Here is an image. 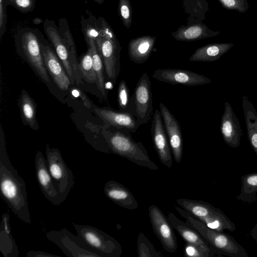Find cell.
Instances as JSON below:
<instances>
[{
	"label": "cell",
	"mask_w": 257,
	"mask_h": 257,
	"mask_svg": "<svg viewBox=\"0 0 257 257\" xmlns=\"http://www.w3.org/2000/svg\"><path fill=\"white\" fill-rule=\"evenodd\" d=\"M175 209L186 219L187 224L192 226L220 253L230 257H248L245 248L232 236L208 227L183 208L175 206Z\"/></svg>",
	"instance_id": "obj_4"
},
{
	"label": "cell",
	"mask_w": 257,
	"mask_h": 257,
	"mask_svg": "<svg viewBox=\"0 0 257 257\" xmlns=\"http://www.w3.org/2000/svg\"><path fill=\"white\" fill-rule=\"evenodd\" d=\"M242 106L249 142L257 156V111L248 98L242 97Z\"/></svg>",
	"instance_id": "obj_26"
},
{
	"label": "cell",
	"mask_w": 257,
	"mask_h": 257,
	"mask_svg": "<svg viewBox=\"0 0 257 257\" xmlns=\"http://www.w3.org/2000/svg\"><path fill=\"white\" fill-rule=\"evenodd\" d=\"M93 1L99 5L103 4V3L104 1V0H93Z\"/></svg>",
	"instance_id": "obj_43"
},
{
	"label": "cell",
	"mask_w": 257,
	"mask_h": 257,
	"mask_svg": "<svg viewBox=\"0 0 257 257\" xmlns=\"http://www.w3.org/2000/svg\"><path fill=\"white\" fill-rule=\"evenodd\" d=\"M250 235L257 243V223L254 226L250 231Z\"/></svg>",
	"instance_id": "obj_41"
},
{
	"label": "cell",
	"mask_w": 257,
	"mask_h": 257,
	"mask_svg": "<svg viewBox=\"0 0 257 257\" xmlns=\"http://www.w3.org/2000/svg\"><path fill=\"white\" fill-rule=\"evenodd\" d=\"M35 167L36 178L42 194L53 205H60L62 202L48 169L46 158L40 151L36 154Z\"/></svg>",
	"instance_id": "obj_18"
},
{
	"label": "cell",
	"mask_w": 257,
	"mask_h": 257,
	"mask_svg": "<svg viewBox=\"0 0 257 257\" xmlns=\"http://www.w3.org/2000/svg\"><path fill=\"white\" fill-rule=\"evenodd\" d=\"M58 28L62 37L65 40L69 47L72 60V68L74 74L75 80L76 83L79 84L82 82V76L77 60L76 45L70 30L68 21L65 18H62L59 19Z\"/></svg>",
	"instance_id": "obj_28"
},
{
	"label": "cell",
	"mask_w": 257,
	"mask_h": 257,
	"mask_svg": "<svg viewBox=\"0 0 257 257\" xmlns=\"http://www.w3.org/2000/svg\"><path fill=\"white\" fill-rule=\"evenodd\" d=\"M219 31H213L203 23L182 26L171 33L177 41L191 42L216 36Z\"/></svg>",
	"instance_id": "obj_23"
},
{
	"label": "cell",
	"mask_w": 257,
	"mask_h": 257,
	"mask_svg": "<svg viewBox=\"0 0 257 257\" xmlns=\"http://www.w3.org/2000/svg\"><path fill=\"white\" fill-rule=\"evenodd\" d=\"M234 44L231 43L209 44L196 49L189 58L192 62H213L219 60Z\"/></svg>",
	"instance_id": "obj_24"
},
{
	"label": "cell",
	"mask_w": 257,
	"mask_h": 257,
	"mask_svg": "<svg viewBox=\"0 0 257 257\" xmlns=\"http://www.w3.org/2000/svg\"><path fill=\"white\" fill-rule=\"evenodd\" d=\"M7 5H11L19 12L26 14L33 11L36 0H6Z\"/></svg>",
	"instance_id": "obj_37"
},
{
	"label": "cell",
	"mask_w": 257,
	"mask_h": 257,
	"mask_svg": "<svg viewBox=\"0 0 257 257\" xmlns=\"http://www.w3.org/2000/svg\"><path fill=\"white\" fill-rule=\"evenodd\" d=\"M118 13L124 26L130 28L132 23V7L130 0H119Z\"/></svg>",
	"instance_id": "obj_34"
},
{
	"label": "cell",
	"mask_w": 257,
	"mask_h": 257,
	"mask_svg": "<svg viewBox=\"0 0 257 257\" xmlns=\"http://www.w3.org/2000/svg\"><path fill=\"white\" fill-rule=\"evenodd\" d=\"M104 193L109 199L121 207L134 210L139 207L138 203L131 191L116 181H107L104 187Z\"/></svg>",
	"instance_id": "obj_21"
},
{
	"label": "cell",
	"mask_w": 257,
	"mask_h": 257,
	"mask_svg": "<svg viewBox=\"0 0 257 257\" xmlns=\"http://www.w3.org/2000/svg\"><path fill=\"white\" fill-rule=\"evenodd\" d=\"M159 107L172 153L175 162L179 163L182 160L183 148L180 124L164 103L161 102Z\"/></svg>",
	"instance_id": "obj_16"
},
{
	"label": "cell",
	"mask_w": 257,
	"mask_h": 257,
	"mask_svg": "<svg viewBox=\"0 0 257 257\" xmlns=\"http://www.w3.org/2000/svg\"><path fill=\"white\" fill-rule=\"evenodd\" d=\"M155 36H142L132 39L128 45L130 59L136 64H143L151 55L156 43Z\"/></svg>",
	"instance_id": "obj_22"
},
{
	"label": "cell",
	"mask_w": 257,
	"mask_h": 257,
	"mask_svg": "<svg viewBox=\"0 0 257 257\" xmlns=\"http://www.w3.org/2000/svg\"><path fill=\"white\" fill-rule=\"evenodd\" d=\"M0 251L5 257H18L19 251L14 240L10 224V216L4 213L0 225Z\"/></svg>",
	"instance_id": "obj_25"
},
{
	"label": "cell",
	"mask_w": 257,
	"mask_h": 257,
	"mask_svg": "<svg viewBox=\"0 0 257 257\" xmlns=\"http://www.w3.org/2000/svg\"><path fill=\"white\" fill-rule=\"evenodd\" d=\"M46 161L54 186L62 203L74 185L73 173L67 166L60 151L57 148H51L49 145L46 147Z\"/></svg>",
	"instance_id": "obj_8"
},
{
	"label": "cell",
	"mask_w": 257,
	"mask_h": 257,
	"mask_svg": "<svg viewBox=\"0 0 257 257\" xmlns=\"http://www.w3.org/2000/svg\"><path fill=\"white\" fill-rule=\"evenodd\" d=\"M87 17H81L80 21L81 30L86 43L95 41L99 35V28L97 19L90 11H87Z\"/></svg>",
	"instance_id": "obj_32"
},
{
	"label": "cell",
	"mask_w": 257,
	"mask_h": 257,
	"mask_svg": "<svg viewBox=\"0 0 257 257\" xmlns=\"http://www.w3.org/2000/svg\"><path fill=\"white\" fill-rule=\"evenodd\" d=\"M87 46L91 48L93 60V68L96 73L97 82V88L103 96H106V92L105 86L104 76V67L102 59L97 50L95 41L91 40L86 43Z\"/></svg>",
	"instance_id": "obj_30"
},
{
	"label": "cell",
	"mask_w": 257,
	"mask_h": 257,
	"mask_svg": "<svg viewBox=\"0 0 257 257\" xmlns=\"http://www.w3.org/2000/svg\"><path fill=\"white\" fill-rule=\"evenodd\" d=\"M148 211L153 231L164 249L175 253L177 249V238L167 216L155 205H150Z\"/></svg>",
	"instance_id": "obj_11"
},
{
	"label": "cell",
	"mask_w": 257,
	"mask_h": 257,
	"mask_svg": "<svg viewBox=\"0 0 257 257\" xmlns=\"http://www.w3.org/2000/svg\"><path fill=\"white\" fill-rule=\"evenodd\" d=\"M176 203L208 227L223 232L235 230L234 223L220 209L202 200L180 198Z\"/></svg>",
	"instance_id": "obj_7"
},
{
	"label": "cell",
	"mask_w": 257,
	"mask_h": 257,
	"mask_svg": "<svg viewBox=\"0 0 257 257\" xmlns=\"http://www.w3.org/2000/svg\"><path fill=\"white\" fill-rule=\"evenodd\" d=\"M151 132L154 148L161 162L168 169L173 165L172 151L160 111L156 110L153 115Z\"/></svg>",
	"instance_id": "obj_13"
},
{
	"label": "cell",
	"mask_w": 257,
	"mask_h": 257,
	"mask_svg": "<svg viewBox=\"0 0 257 257\" xmlns=\"http://www.w3.org/2000/svg\"><path fill=\"white\" fill-rule=\"evenodd\" d=\"M184 255L190 257H209L199 247L187 242H185Z\"/></svg>",
	"instance_id": "obj_38"
},
{
	"label": "cell",
	"mask_w": 257,
	"mask_h": 257,
	"mask_svg": "<svg viewBox=\"0 0 257 257\" xmlns=\"http://www.w3.org/2000/svg\"><path fill=\"white\" fill-rule=\"evenodd\" d=\"M46 236L67 256L99 257L88 250L77 235H74L65 228L49 231L46 233Z\"/></svg>",
	"instance_id": "obj_10"
},
{
	"label": "cell",
	"mask_w": 257,
	"mask_h": 257,
	"mask_svg": "<svg viewBox=\"0 0 257 257\" xmlns=\"http://www.w3.org/2000/svg\"><path fill=\"white\" fill-rule=\"evenodd\" d=\"M43 27L44 32L64 67L71 80V84H74L75 77L69 49L62 37L58 27L54 21L47 19L44 20Z\"/></svg>",
	"instance_id": "obj_12"
},
{
	"label": "cell",
	"mask_w": 257,
	"mask_h": 257,
	"mask_svg": "<svg viewBox=\"0 0 257 257\" xmlns=\"http://www.w3.org/2000/svg\"><path fill=\"white\" fill-rule=\"evenodd\" d=\"M152 77L159 81L172 84L197 86L208 84L211 80L203 75L188 70L178 69H159Z\"/></svg>",
	"instance_id": "obj_15"
},
{
	"label": "cell",
	"mask_w": 257,
	"mask_h": 257,
	"mask_svg": "<svg viewBox=\"0 0 257 257\" xmlns=\"http://www.w3.org/2000/svg\"><path fill=\"white\" fill-rule=\"evenodd\" d=\"M222 7L228 10H235L239 13H245L249 8L247 0H218Z\"/></svg>",
	"instance_id": "obj_36"
},
{
	"label": "cell",
	"mask_w": 257,
	"mask_h": 257,
	"mask_svg": "<svg viewBox=\"0 0 257 257\" xmlns=\"http://www.w3.org/2000/svg\"><path fill=\"white\" fill-rule=\"evenodd\" d=\"M153 110L151 83L148 74L145 72L140 78L130 97L127 111L136 118L141 125L150 120Z\"/></svg>",
	"instance_id": "obj_9"
},
{
	"label": "cell",
	"mask_w": 257,
	"mask_h": 257,
	"mask_svg": "<svg viewBox=\"0 0 257 257\" xmlns=\"http://www.w3.org/2000/svg\"><path fill=\"white\" fill-rule=\"evenodd\" d=\"M82 77L88 83H97V79L95 72L91 48L87 46L86 52L82 56L78 63Z\"/></svg>",
	"instance_id": "obj_31"
},
{
	"label": "cell",
	"mask_w": 257,
	"mask_h": 257,
	"mask_svg": "<svg viewBox=\"0 0 257 257\" xmlns=\"http://www.w3.org/2000/svg\"><path fill=\"white\" fill-rule=\"evenodd\" d=\"M220 132L227 145L233 148L239 146L243 134L241 126L231 105L228 102H225L224 104V110L221 120Z\"/></svg>",
	"instance_id": "obj_19"
},
{
	"label": "cell",
	"mask_w": 257,
	"mask_h": 257,
	"mask_svg": "<svg viewBox=\"0 0 257 257\" xmlns=\"http://www.w3.org/2000/svg\"><path fill=\"white\" fill-rule=\"evenodd\" d=\"M138 254L140 257H161L163 255L158 252L147 237L140 232L137 241Z\"/></svg>",
	"instance_id": "obj_33"
},
{
	"label": "cell",
	"mask_w": 257,
	"mask_h": 257,
	"mask_svg": "<svg viewBox=\"0 0 257 257\" xmlns=\"http://www.w3.org/2000/svg\"><path fill=\"white\" fill-rule=\"evenodd\" d=\"M102 134L110 152L152 170L159 169L150 159L144 145L134 141L131 133L120 130L111 132L104 128Z\"/></svg>",
	"instance_id": "obj_2"
},
{
	"label": "cell",
	"mask_w": 257,
	"mask_h": 257,
	"mask_svg": "<svg viewBox=\"0 0 257 257\" xmlns=\"http://www.w3.org/2000/svg\"><path fill=\"white\" fill-rule=\"evenodd\" d=\"M7 4L6 0H0V39L5 33L7 24L6 8Z\"/></svg>",
	"instance_id": "obj_39"
},
{
	"label": "cell",
	"mask_w": 257,
	"mask_h": 257,
	"mask_svg": "<svg viewBox=\"0 0 257 257\" xmlns=\"http://www.w3.org/2000/svg\"><path fill=\"white\" fill-rule=\"evenodd\" d=\"M43 38L42 34L37 29L22 28L15 35V43L19 55L44 83L48 84L50 80L41 50L40 44Z\"/></svg>",
	"instance_id": "obj_3"
},
{
	"label": "cell",
	"mask_w": 257,
	"mask_h": 257,
	"mask_svg": "<svg viewBox=\"0 0 257 257\" xmlns=\"http://www.w3.org/2000/svg\"><path fill=\"white\" fill-rule=\"evenodd\" d=\"M240 179V192L236 199L250 204L257 201V172L244 175Z\"/></svg>",
	"instance_id": "obj_29"
},
{
	"label": "cell",
	"mask_w": 257,
	"mask_h": 257,
	"mask_svg": "<svg viewBox=\"0 0 257 257\" xmlns=\"http://www.w3.org/2000/svg\"><path fill=\"white\" fill-rule=\"evenodd\" d=\"M19 104L23 123L35 131L38 130L39 126L36 117L37 105L25 90L22 91Z\"/></svg>",
	"instance_id": "obj_27"
},
{
	"label": "cell",
	"mask_w": 257,
	"mask_h": 257,
	"mask_svg": "<svg viewBox=\"0 0 257 257\" xmlns=\"http://www.w3.org/2000/svg\"><path fill=\"white\" fill-rule=\"evenodd\" d=\"M27 257H61L59 255L51 254L42 251L30 250L26 252Z\"/></svg>",
	"instance_id": "obj_40"
},
{
	"label": "cell",
	"mask_w": 257,
	"mask_h": 257,
	"mask_svg": "<svg viewBox=\"0 0 257 257\" xmlns=\"http://www.w3.org/2000/svg\"><path fill=\"white\" fill-rule=\"evenodd\" d=\"M72 224L86 248L99 257H119L122 253L118 241L105 232L88 225Z\"/></svg>",
	"instance_id": "obj_6"
},
{
	"label": "cell",
	"mask_w": 257,
	"mask_h": 257,
	"mask_svg": "<svg viewBox=\"0 0 257 257\" xmlns=\"http://www.w3.org/2000/svg\"><path fill=\"white\" fill-rule=\"evenodd\" d=\"M97 21L99 35L95 41V44L108 78L115 83L120 71L121 47L113 30L106 21L101 17L97 18Z\"/></svg>",
	"instance_id": "obj_5"
},
{
	"label": "cell",
	"mask_w": 257,
	"mask_h": 257,
	"mask_svg": "<svg viewBox=\"0 0 257 257\" xmlns=\"http://www.w3.org/2000/svg\"><path fill=\"white\" fill-rule=\"evenodd\" d=\"M94 111L104 122L105 127L113 126L117 130L134 133L140 126L136 118L128 111L97 107L94 108Z\"/></svg>",
	"instance_id": "obj_17"
},
{
	"label": "cell",
	"mask_w": 257,
	"mask_h": 257,
	"mask_svg": "<svg viewBox=\"0 0 257 257\" xmlns=\"http://www.w3.org/2000/svg\"><path fill=\"white\" fill-rule=\"evenodd\" d=\"M0 189L2 197L13 213L23 222H32L27 192L24 179L13 166L8 155L1 128L0 141Z\"/></svg>",
	"instance_id": "obj_1"
},
{
	"label": "cell",
	"mask_w": 257,
	"mask_h": 257,
	"mask_svg": "<svg viewBox=\"0 0 257 257\" xmlns=\"http://www.w3.org/2000/svg\"><path fill=\"white\" fill-rule=\"evenodd\" d=\"M43 22V20L39 18H35L33 20V23L35 25H39Z\"/></svg>",
	"instance_id": "obj_42"
},
{
	"label": "cell",
	"mask_w": 257,
	"mask_h": 257,
	"mask_svg": "<svg viewBox=\"0 0 257 257\" xmlns=\"http://www.w3.org/2000/svg\"><path fill=\"white\" fill-rule=\"evenodd\" d=\"M167 216L173 229L185 242L196 245L209 256H212L211 249L192 226L181 220L173 212H169Z\"/></svg>",
	"instance_id": "obj_20"
},
{
	"label": "cell",
	"mask_w": 257,
	"mask_h": 257,
	"mask_svg": "<svg viewBox=\"0 0 257 257\" xmlns=\"http://www.w3.org/2000/svg\"><path fill=\"white\" fill-rule=\"evenodd\" d=\"M130 100V91L126 83L121 80L117 89V101L119 109L127 111Z\"/></svg>",
	"instance_id": "obj_35"
},
{
	"label": "cell",
	"mask_w": 257,
	"mask_h": 257,
	"mask_svg": "<svg viewBox=\"0 0 257 257\" xmlns=\"http://www.w3.org/2000/svg\"><path fill=\"white\" fill-rule=\"evenodd\" d=\"M41 50L45 68L54 83L62 90H67L71 80L55 51L45 39L41 42Z\"/></svg>",
	"instance_id": "obj_14"
}]
</instances>
